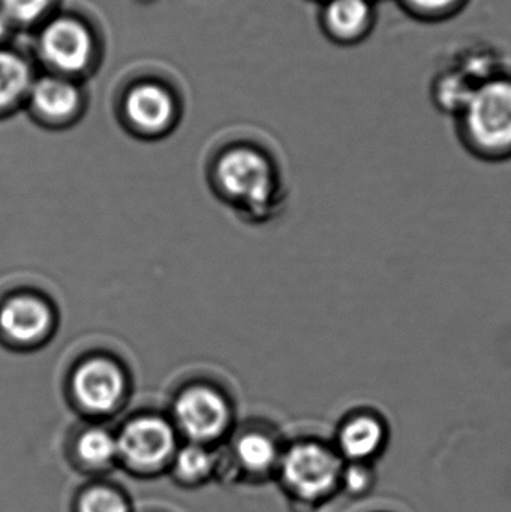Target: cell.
Here are the masks:
<instances>
[{"label":"cell","instance_id":"d6986e66","mask_svg":"<svg viewBox=\"0 0 511 512\" xmlns=\"http://www.w3.org/2000/svg\"><path fill=\"white\" fill-rule=\"evenodd\" d=\"M80 512H129V507L119 493L96 487L81 498Z\"/></svg>","mask_w":511,"mask_h":512},{"label":"cell","instance_id":"30bf717a","mask_svg":"<svg viewBox=\"0 0 511 512\" xmlns=\"http://www.w3.org/2000/svg\"><path fill=\"white\" fill-rule=\"evenodd\" d=\"M27 104L36 116L47 122L62 123L78 113L83 104V95L72 78L50 74L35 77Z\"/></svg>","mask_w":511,"mask_h":512},{"label":"cell","instance_id":"3957f363","mask_svg":"<svg viewBox=\"0 0 511 512\" xmlns=\"http://www.w3.org/2000/svg\"><path fill=\"white\" fill-rule=\"evenodd\" d=\"M36 51L53 74L74 78L93 65L96 41L83 21L71 15H57L39 30Z\"/></svg>","mask_w":511,"mask_h":512},{"label":"cell","instance_id":"7a4b0ae2","mask_svg":"<svg viewBox=\"0 0 511 512\" xmlns=\"http://www.w3.org/2000/svg\"><path fill=\"white\" fill-rule=\"evenodd\" d=\"M279 468L285 486L297 499L318 505L338 495L344 460L333 444L306 439L282 454Z\"/></svg>","mask_w":511,"mask_h":512},{"label":"cell","instance_id":"ba28073f","mask_svg":"<svg viewBox=\"0 0 511 512\" xmlns=\"http://www.w3.org/2000/svg\"><path fill=\"white\" fill-rule=\"evenodd\" d=\"M80 405L93 414H107L125 393V376L113 361L92 358L78 367L72 381Z\"/></svg>","mask_w":511,"mask_h":512},{"label":"cell","instance_id":"e0dca14e","mask_svg":"<svg viewBox=\"0 0 511 512\" xmlns=\"http://www.w3.org/2000/svg\"><path fill=\"white\" fill-rule=\"evenodd\" d=\"M54 0H0V12L14 29H24L41 23L50 12Z\"/></svg>","mask_w":511,"mask_h":512},{"label":"cell","instance_id":"5b68a950","mask_svg":"<svg viewBox=\"0 0 511 512\" xmlns=\"http://www.w3.org/2000/svg\"><path fill=\"white\" fill-rule=\"evenodd\" d=\"M332 444L344 463L375 465L389 448V421L372 406H357L342 415Z\"/></svg>","mask_w":511,"mask_h":512},{"label":"cell","instance_id":"ac0fdd59","mask_svg":"<svg viewBox=\"0 0 511 512\" xmlns=\"http://www.w3.org/2000/svg\"><path fill=\"white\" fill-rule=\"evenodd\" d=\"M213 466V457L201 445H189L182 448L176 456V471L180 477L198 480L206 477Z\"/></svg>","mask_w":511,"mask_h":512},{"label":"cell","instance_id":"2e32d148","mask_svg":"<svg viewBox=\"0 0 511 512\" xmlns=\"http://www.w3.org/2000/svg\"><path fill=\"white\" fill-rule=\"evenodd\" d=\"M377 486L375 465L369 463H344L341 474L339 493L347 498L363 499L371 495Z\"/></svg>","mask_w":511,"mask_h":512},{"label":"cell","instance_id":"9a60e30c","mask_svg":"<svg viewBox=\"0 0 511 512\" xmlns=\"http://www.w3.org/2000/svg\"><path fill=\"white\" fill-rule=\"evenodd\" d=\"M369 18L366 0H332L327 8V21L335 32L353 35L359 32Z\"/></svg>","mask_w":511,"mask_h":512},{"label":"cell","instance_id":"6da1fadb","mask_svg":"<svg viewBox=\"0 0 511 512\" xmlns=\"http://www.w3.org/2000/svg\"><path fill=\"white\" fill-rule=\"evenodd\" d=\"M462 146L485 164L511 161V83L483 84L471 93L459 123Z\"/></svg>","mask_w":511,"mask_h":512},{"label":"cell","instance_id":"7c38bea8","mask_svg":"<svg viewBox=\"0 0 511 512\" xmlns=\"http://www.w3.org/2000/svg\"><path fill=\"white\" fill-rule=\"evenodd\" d=\"M33 80L35 74L26 56L8 45H0V117L27 102Z\"/></svg>","mask_w":511,"mask_h":512},{"label":"cell","instance_id":"ffe728a7","mask_svg":"<svg viewBox=\"0 0 511 512\" xmlns=\"http://www.w3.org/2000/svg\"><path fill=\"white\" fill-rule=\"evenodd\" d=\"M14 30V26L9 23L8 18L0 12V45H6L9 35H11Z\"/></svg>","mask_w":511,"mask_h":512},{"label":"cell","instance_id":"9c48e42d","mask_svg":"<svg viewBox=\"0 0 511 512\" xmlns=\"http://www.w3.org/2000/svg\"><path fill=\"white\" fill-rule=\"evenodd\" d=\"M125 114L128 122L141 132L158 134L173 123L176 102L167 87L144 81L126 93Z\"/></svg>","mask_w":511,"mask_h":512},{"label":"cell","instance_id":"52a82bcc","mask_svg":"<svg viewBox=\"0 0 511 512\" xmlns=\"http://www.w3.org/2000/svg\"><path fill=\"white\" fill-rule=\"evenodd\" d=\"M174 417L180 430L192 441H212L227 426L228 406L218 391L197 385L177 397Z\"/></svg>","mask_w":511,"mask_h":512},{"label":"cell","instance_id":"5bb4252c","mask_svg":"<svg viewBox=\"0 0 511 512\" xmlns=\"http://www.w3.org/2000/svg\"><path fill=\"white\" fill-rule=\"evenodd\" d=\"M77 453L83 462L92 466H105L119 456L117 436L104 429H90L80 436Z\"/></svg>","mask_w":511,"mask_h":512},{"label":"cell","instance_id":"8fae6325","mask_svg":"<svg viewBox=\"0 0 511 512\" xmlns=\"http://www.w3.org/2000/svg\"><path fill=\"white\" fill-rule=\"evenodd\" d=\"M47 304L30 295L9 298L0 307V331L9 342L30 345L41 342L51 328Z\"/></svg>","mask_w":511,"mask_h":512},{"label":"cell","instance_id":"44dd1931","mask_svg":"<svg viewBox=\"0 0 511 512\" xmlns=\"http://www.w3.org/2000/svg\"><path fill=\"white\" fill-rule=\"evenodd\" d=\"M411 2L416 3L417 6H422V8L438 9L450 5L455 0H411Z\"/></svg>","mask_w":511,"mask_h":512},{"label":"cell","instance_id":"277c9868","mask_svg":"<svg viewBox=\"0 0 511 512\" xmlns=\"http://www.w3.org/2000/svg\"><path fill=\"white\" fill-rule=\"evenodd\" d=\"M218 180L225 195L245 204L249 210L269 212L276 200L278 179L272 164L251 149H234L222 156Z\"/></svg>","mask_w":511,"mask_h":512},{"label":"cell","instance_id":"8992f818","mask_svg":"<svg viewBox=\"0 0 511 512\" xmlns=\"http://www.w3.org/2000/svg\"><path fill=\"white\" fill-rule=\"evenodd\" d=\"M119 457L137 468H155L176 448L173 427L159 417H141L123 427L117 436Z\"/></svg>","mask_w":511,"mask_h":512},{"label":"cell","instance_id":"4fadbf2b","mask_svg":"<svg viewBox=\"0 0 511 512\" xmlns=\"http://www.w3.org/2000/svg\"><path fill=\"white\" fill-rule=\"evenodd\" d=\"M239 462L251 472L269 471L281 460L276 442L263 433H248L236 445Z\"/></svg>","mask_w":511,"mask_h":512}]
</instances>
